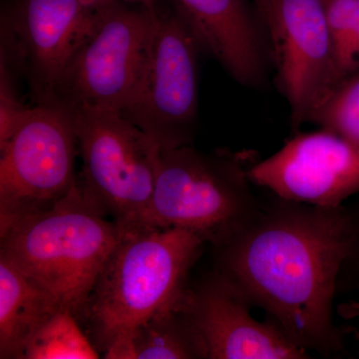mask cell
<instances>
[{"label":"cell","instance_id":"6da1fadb","mask_svg":"<svg viewBox=\"0 0 359 359\" xmlns=\"http://www.w3.org/2000/svg\"><path fill=\"white\" fill-rule=\"evenodd\" d=\"M359 241V212L278 201L224 244L216 269L297 346L320 355L344 348L334 299Z\"/></svg>","mask_w":359,"mask_h":359},{"label":"cell","instance_id":"7a4b0ae2","mask_svg":"<svg viewBox=\"0 0 359 359\" xmlns=\"http://www.w3.org/2000/svg\"><path fill=\"white\" fill-rule=\"evenodd\" d=\"M204 244L183 229L138 226L121 231L82 318L104 358L113 359L143 321L179 304Z\"/></svg>","mask_w":359,"mask_h":359},{"label":"cell","instance_id":"3957f363","mask_svg":"<svg viewBox=\"0 0 359 359\" xmlns=\"http://www.w3.org/2000/svg\"><path fill=\"white\" fill-rule=\"evenodd\" d=\"M120 236L117 224L86 202L77 181L49 209L0 231V255L41 283L79 320Z\"/></svg>","mask_w":359,"mask_h":359},{"label":"cell","instance_id":"277c9868","mask_svg":"<svg viewBox=\"0 0 359 359\" xmlns=\"http://www.w3.org/2000/svg\"><path fill=\"white\" fill-rule=\"evenodd\" d=\"M248 170L240 156L224 151L161 150L154 191L138 226L183 229L219 247L261 211Z\"/></svg>","mask_w":359,"mask_h":359},{"label":"cell","instance_id":"5b68a950","mask_svg":"<svg viewBox=\"0 0 359 359\" xmlns=\"http://www.w3.org/2000/svg\"><path fill=\"white\" fill-rule=\"evenodd\" d=\"M73 111L82 196L120 230L138 226L154 191L162 149L121 113Z\"/></svg>","mask_w":359,"mask_h":359},{"label":"cell","instance_id":"8992f818","mask_svg":"<svg viewBox=\"0 0 359 359\" xmlns=\"http://www.w3.org/2000/svg\"><path fill=\"white\" fill-rule=\"evenodd\" d=\"M76 154L72 108L57 100L34 104L0 148V231L69 194Z\"/></svg>","mask_w":359,"mask_h":359},{"label":"cell","instance_id":"52a82bcc","mask_svg":"<svg viewBox=\"0 0 359 359\" xmlns=\"http://www.w3.org/2000/svg\"><path fill=\"white\" fill-rule=\"evenodd\" d=\"M156 7L111 2L93 33L71 59L53 100L72 109L118 113L126 109L147 62Z\"/></svg>","mask_w":359,"mask_h":359},{"label":"cell","instance_id":"ba28073f","mask_svg":"<svg viewBox=\"0 0 359 359\" xmlns=\"http://www.w3.org/2000/svg\"><path fill=\"white\" fill-rule=\"evenodd\" d=\"M201 48L177 11L156 7L152 44L136 93L121 114L162 150L192 145L199 108Z\"/></svg>","mask_w":359,"mask_h":359},{"label":"cell","instance_id":"9c48e42d","mask_svg":"<svg viewBox=\"0 0 359 359\" xmlns=\"http://www.w3.org/2000/svg\"><path fill=\"white\" fill-rule=\"evenodd\" d=\"M116 0H13L2 11L0 54L34 104L50 102L71 59Z\"/></svg>","mask_w":359,"mask_h":359},{"label":"cell","instance_id":"30bf717a","mask_svg":"<svg viewBox=\"0 0 359 359\" xmlns=\"http://www.w3.org/2000/svg\"><path fill=\"white\" fill-rule=\"evenodd\" d=\"M248 175L280 199L340 207L359 194V146L325 128L299 133Z\"/></svg>","mask_w":359,"mask_h":359},{"label":"cell","instance_id":"8fae6325","mask_svg":"<svg viewBox=\"0 0 359 359\" xmlns=\"http://www.w3.org/2000/svg\"><path fill=\"white\" fill-rule=\"evenodd\" d=\"M278 63V82L294 126L334 87V46L323 0H273L264 13Z\"/></svg>","mask_w":359,"mask_h":359},{"label":"cell","instance_id":"7c38bea8","mask_svg":"<svg viewBox=\"0 0 359 359\" xmlns=\"http://www.w3.org/2000/svg\"><path fill=\"white\" fill-rule=\"evenodd\" d=\"M249 301L215 271L187 287L179 308L192 330L203 359H304L297 346L275 323L250 316Z\"/></svg>","mask_w":359,"mask_h":359},{"label":"cell","instance_id":"4fadbf2b","mask_svg":"<svg viewBox=\"0 0 359 359\" xmlns=\"http://www.w3.org/2000/svg\"><path fill=\"white\" fill-rule=\"evenodd\" d=\"M201 48L245 86L263 83L261 37L245 0H177Z\"/></svg>","mask_w":359,"mask_h":359},{"label":"cell","instance_id":"5bb4252c","mask_svg":"<svg viewBox=\"0 0 359 359\" xmlns=\"http://www.w3.org/2000/svg\"><path fill=\"white\" fill-rule=\"evenodd\" d=\"M61 309L55 295L0 255V358L22 359L35 332Z\"/></svg>","mask_w":359,"mask_h":359},{"label":"cell","instance_id":"9a60e30c","mask_svg":"<svg viewBox=\"0 0 359 359\" xmlns=\"http://www.w3.org/2000/svg\"><path fill=\"white\" fill-rule=\"evenodd\" d=\"M113 359H203L179 308L164 309L140 323Z\"/></svg>","mask_w":359,"mask_h":359},{"label":"cell","instance_id":"2e32d148","mask_svg":"<svg viewBox=\"0 0 359 359\" xmlns=\"http://www.w3.org/2000/svg\"><path fill=\"white\" fill-rule=\"evenodd\" d=\"M100 353L69 309H61L35 332L22 359H96Z\"/></svg>","mask_w":359,"mask_h":359},{"label":"cell","instance_id":"e0dca14e","mask_svg":"<svg viewBox=\"0 0 359 359\" xmlns=\"http://www.w3.org/2000/svg\"><path fill=\"white\" fill-rule=\"evenodd\" d=\"M332 46L334 86L359 70V0H323Z\"/></svg>","mask_w":359,"mask_h":359},{"label":"cell","instance_id":"ac0fdd59","mask_svg":"<svg viewBox=\"0 0 359 359\" xmlns=\"http://www.w3.org/2000/svg\"><path fill=\"white\" fill-rule=\"evenodd\" d=\"M309 121L359 146V70L335 85Z\"/></svg>","mask_w":359,"mask_h":359},{"label":"cell","instance_id":"d6986e66","mask_svg":"<svg viewBox=\"0 0 359 359\" xmlns=\"http://www.w3.org/2000/svg\"><path fill=\"white\" fill-rule=\"evenodd\" d=\"M16 77L15 71L0 54V148L6 145L32 107L21 98Z\"/></svg>","mask_w":359,"mask_h":359},{"label":"cell","instance_id":"ffe728a7","mask_svg":"<svg viewBox=\"0 0 359 359\" xmlns=\"http://www.w3.org/2000/svg\"><path fill=\"white\" fill-rule=\"evenodd\" d=\"M337 313L346 320H355V318L359 320V299L339 304Z\"/></svg>","mask_w":359,"mask_h":359},{"label":"cell","instance_id":"44dd1931","mask_svg":"<svg viewBox=\"0 0 359 359\" xmlns=\"http://www.w3.org/2000/svg\"><path fill=\"white\" fill-rule=\"evenodd\" d=\"M347 266L353 268L354 273H355V285L356 287H359V241L355 250H354L353 257H351L348 263L346 264V268H347Z\"/></svg>","mask_w":359,"mask_h":359},{"label":"cell","instance_id":"7402d4cb","mask_svg":"<svg viewBox=\"0 0 359 359\" xmlns=\"http://www.w3.org/2000/svg\"><path fill=\"white\" fill-rule=\"evenodd\" d=\"M116 1L127 2V4H141L147 7L157 6L159 0H116Z\"/></svg>","mask_w":359,"mask_h":359},{"label":"cell","instance_id":"603a6c76","mask_svg":"<svg viewBox=\"0 0 359 359\" xmlns=\"http://www.w3.org/2000/svg\"><path fill=\"white\" fill-rule=\"evenodd\" d=\"M256 1L264 14L269 8V6H271V4H273V0H256Z\"/></svg>","mask_w":359,"mask_h":359}]
</instances>
